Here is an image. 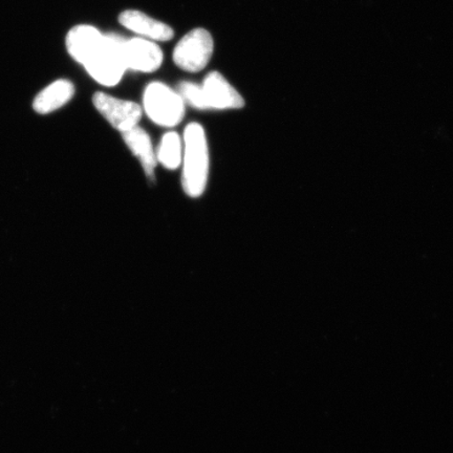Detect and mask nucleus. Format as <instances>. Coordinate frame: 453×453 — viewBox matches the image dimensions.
Masks as SVG:
<instances>
[{
    "instance_id": "10",
    "label": "nucleus",
    "mask_w": 453,
    "mask_h": 453,
    "mask_svg": "<svg viewBox=\"0 0 453 453\" xmlns=\"http://www.w3.org/2000/svg\"><path fill=\"white\" fill-rule=\"evenodd\" d=\"M122 138L132 154L138 158L146 177L154 180L157 161L150 134L143 128L135 127L128 132L123 133Z\"/></svg>"
},
{
    "instance_id": "9",
    "label": "nucleus",
    "mask_w": 453,
    "mask_h": 453,
    "mask_svg": "<svg viewBox=\"0 0 453 453\" xmlns=\"http://www.w3.org/2000/svg\"><path fill=\"white\" fill-rule=\"evenodd\" d=\"M104 37V34L93 26L73 27L66 36L67 52L73 60L83 65L100 47Z\"/></svg>"
},
{
    "instance_id": "7",
    "label": "nucleus",
    "mask_w": 453,
    "mask_h": 453,
    "mask_svg": "<svg viewBox=\"0 0 453 453\" xmlns=\"http://www.w3.org/2000/svg\"><path fill=\"white\" fill-rule=\"evenodd\" d=\"M124 56L127 70L141 73L156 72L160 69L164 60L161 48L156 42L142 37L127 39Z\"/></svg>"
},
{
    "instance_id": "13",
    "label": "nucleus",
    "mask_w": 453,
    "mask_h": 453,
    "mask_svg": "<svg viewBox=\"0 0 453 453\" xmlns=\"http://www.w3.org/2000/svg\"><path fill=\"white\" fill-rule=\"evenodd\" d=\"M185 104L195 107L198 111H207L205 97L202 85L194 82L184 81L180 84V93Z\"/></svg>"
},
{
    "instance_id": "2",
    "label": "nucleus",
    "mask_w": 453,
    "mask_h": 453,
    "mask_svg": "<svg viewBox=\"0 0 453 453\" xmlns=\"http://www.w3.org/2000/svg\"><path fill=\"white\" fill-rule=\"evenodd\" d=\"M127 39L117 34L104 35L100 47L83 65L89 76L104 87L120 83L127 71L124 43Z\"/></svg>"
},
{
    "instance_id": "12",
    "label": "nucleus",
    "mask_w": 453,
    "mask_h": 453,
    "mask_svg": "<svg viewBox=\"0 0 453 453\" xmlns=\"http://www.w3.org/2000/svg\"><path fill=\"white\" fill-rule=\"evenodd\" d=\"M157 161L168 170H177L182 164L183 140L175 132L163 135L160 145L156 150Z\"/></svg>"
},
{
    "instance_id": "8",
    "label": "nucleus",
    "mask_w": 453,
    "mask_h": 453,
    "mask_svg": "<svg viewBox=\"0 0 453 453\" xmlns=\"http://www.w3.org/2000/svg\"><path fill=\"white\" fill-rule=\"evenodd\" d=\"M119 22L127 30L151 42H169L174 36L173 28L168 25L151 19L149 15L137 10L124 11L119 16Z\"/></svg>"
},
{
    "instance_id": "4",
    "label": "nucleus",
    "mask_w": 453,
    "mask_h": 453,
    "mask_svg": "<svg viewBox=\"0 0 453 453\" xmlns=\"http://www.w3.org/2000/svg\"><path fill=\"white\" fill-rule=\"evenodd\" d=\"M214 42L205 28L197 27L187 33L173 50V59L180 70L197 73L208 65L212 58Z\"/></svg>"
},
{
    "instance_id": "1",
    "label": "nucleus",
    "mask_w": 453,
    "mask_h": 453,
    "mask_svg": "<svg viewBox=\"0 0 453 453\" xmlns=\"http://www.w3.org/2000/svg\"><path fill=\"white\" fill-rule=\"evenodd\" d=\"M182 187L185 194L197 198L206 190L211 157L205 129L196 122L189 123L183 134Z\"/></svg>"
},
{
    "instance_id": "3",
    "label": "nucleus",
    "mask_w": 453,
    "mask_h": 453,
    "mask_svg": "<svg viewBox=\"0 0 453 453\" xmlns=\"http://www.w3.org/2000/svg\"><path fill=\"white\" fill-rule=\"evenodd\" d=\"M185 104L182 96L165 83L154 81L144 90V111L158 127L173 128L179 126L186 113Z\"/></svg>"
},
{
    "instance_id": "5",
    "label": "nucleus",
    "mask_w": 453,
    "mask_h": 453,
    "mask_svg": "<svg viewBox=\"0 0 453 453\" xmlns=\"http://www.w3.org/2000/svg\"><path fill=\"white\" fill-rule=\"evenodd\" d=\"M93 104L105 120L121 134L139 127L142 107L135 102L98 92L94 95Z\"/></svg>"
},
{
    "instance_id": "6",
    "label": "nucleus",
    "mask_w": 453,
    "mask_h": 453,
    "mask_svg": "<svg viewBox=\"0 0 453 453\" xmlns=\"http://www.w3.org/2000/svg\"><path fill=\"white\" fill-rule=\"evenodd\" d=\"M202 88L207 111L241 110L245 106L241 94L219 72L209 73Z\"/></svg>"
},
{
    "instance_id": "11",
    "label": "nucleus",
    "mask_w": 453,
    "mask_h": 453,
    "mask_svg": "<svg viewBox=\"0 0 453 453\" xmlns=\"http://www.w3.org/2000/svg\"><path fill=\"white\" fill-rule=\"evenodd\" d=\"M73 95H75L73 84L66 79H60L38 94L34 101V110L42 115H48L65 106L71 101Z\"/></svg>"
}]
</instances>
